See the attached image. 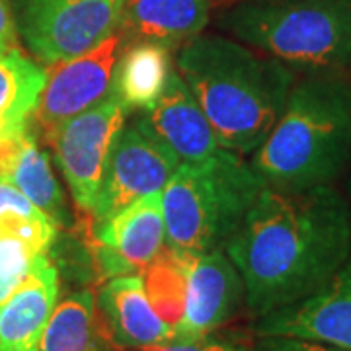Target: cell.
<instances>
[{"instance_id":"cell-15","label":"cell","mask_w":351,"mask_h":351,"mask_svg":"<svg viewBox=\"0 0 351 351\" xmlns=\"http://www.w3.org/2000/svg\"><path fill=\"white\" fill-rule=\"evenodd\" d=\"M59 297V271L41 256L12 295L0 304V351H39Z\"/></svg>"},{"instance_id":"cell-2","label":"cell","mask_w":351,"mask_h":351,"mask_svg":"<svg viewBox=\"0 0 351 351\" xmlns=\"http://www.w3.org/2000/svg\"><path fill=\"white\" fill-rule=\"evenodd\" d=\"M176 71L213 127L221 149L252 156L285 110L297 73L239 39L197 36L180 47Z\"/></svg>"},{"instance_id":"cell-17","label":"cell","mask_w":351,"mask_h":351,"mask_svg":"<svg viewBox=\"0 0 351 351\" xmlns=\"http://www.w3.org/2000/svg\"><path fill=\"white\" fill-rule=\"evenodd\" d=\"M172 71L168 47L133 41L117 57L110 92L127 113L147 112L162 98Z\"/></svg>"},{"instance_id":"cell-6","label":"cell","mask_w":351,"mask_h":351,"mask_svg":"<svg viewBox=\"0 0 351 351\" xmlns=\"http://www.w3.org/2000/svg\"><path fill=\"white\" fill-rule=\"evenodd\" d=\"M127 0H14L18 36L47 66L86 55L121 32Z\"/></svg>"},{"instance_id":"cell-3","label":"cell","mask_w":351,"mask_h":351,"mask_svg":"<svg viewBox=\"0 0 351 351\" xmlns=\"http://www.w3.org/2000/svg\"><path fill=\"white\" fill-rule=\"evenodd\" d=\"M279 191L336 186L351 168V75H299L285 110L250 156Z\"/></svg>"},{"instance_id":"cell-10","label":"cell","mask_w":351,"mask_h":351,"mask_svg":"<svg viewBox=\"0 0 351 351\" xmlns=\"http://www.w3.org/2000/svg\"><path fill=\"white\" fill-rule=\"evenodd\" d=\"M121 43V34H117L86 55L51 66L47 82L32 115L45 137H49L61 123L90 110L110 94Z\"/></svg>"},{"instance_id":"cell-26","label":"cell","mask_w":351,"mask_h":351,"mask_svg":"<svg viewBox=\"0 0 351 351\" xmlns=\"http://www.w3.org/2000/svg\"><path fill=\"white\" fill-rule=\"evenodd\" d=\"M18 27L10 0H0V53L20 49Z\"/></svg>"},{"instance_id":"cell-25","label":"cell","mask_w":351,"mask_h":351,"mask_svg":"<svg viewBox=\"0 0 351 351\" xmlns=\"http://www.w3.org/2000/svg\"><path fill=\"white\" fill-rule=\"evenodd\" d=\"M4 213H22L29 217L43 215L16 186L8 182H0V215Z\"/></svg>"},{"instance_id":"cell-5","label":"cell","mask_w":351,"mask_h":351,"mask_svg":"<svg viewBox=\"0 0 351 351\" xmlns=\"http://www.w3.org/2000/svg\"><path fill=\"white\" fill-rule=\"evenodd\" d=\"M265 188L250 162L225 149L180 164L162 191L166 248L182 258L225 250Z\"/></svg>"},{"instance_id":"cell-24","label":"cell","mask_w":351,"mask_h":351,"mask_svg":"<svg viewBox=\"0 0 351 351\" xmlns=\"http://www.w3.org/2000/svg\"><path fill=\"white\" fill-rule=\"evenodd\" d=\"M27 129H18L12 133L0 135V182H8L14 164L18 160L20 152L24 149L25 138H27Z\"/></svg>"},{"instance_id":"cell-18","label":"cell","mask_w":351,"mask_h":351,"mask_svg":"<svg viewBox=\"0 0 351 351\" xmlns=\"http://www.w3.org/2000/svg\"><path fill=\"white\" fill-rule=\"evenodd\" d=\"M57 225L47 215H0V304L32 271L41 256H49Z\"/></svg>"},{"instance_id":"cell-7","label":"cell","mask_w":351,"mask_h":351,"mask_svg":"<svg viewBox=\"0 0 351 351\" xmlns=\"http://www.w3.org/2000/svg\"><path fill=\"white\" fill-rule=\"evenodd\" d=\"M180 160L137 123L123 125L104 168L92 207V225L112 219L143 197L162 193Z\"/></svg>"},{"instance_id":"cell-19","label":"cell","mask_w":351,"mask_h":351,"mask_svg":"<svg viewBox=\"0 0 351 351\" xmlns=\"http://www.w3.org/2000/svg\"><path fill=\"white\" fill-rule=\"evenodd\" d=\"M47 82V71L22 51L0 53V135L24 129Z\"/></svg>"},{"instance_id":"cell-23","label":"cell","mask_w":351,"mask_h":351,"mask_svg":"<svg viewBox=\"0 0 351 351\" xmlns=\"http://www.w3.org/2000/svg\"><path fill=\"white\" fill-rule=\"evenodd\" d=\"M250 351H348L318 343L311 339L289 338V336H256L250 343Z\"/></svg>"},{"instance_id":"cell-8","label":"cell","mask_w":351,"mask_h":351,"mask_svg":"<svg viewBox=\"0 0 351 351\" xmlns=\"http://www.w3.org/2000/svg\"><path fill=\"white\" fill-rule=\"evenodd\" d=\"M127 112L112 92L86 112L64 121L51 133L57 164L80 211L90 213L113 143L125 125Z\"/></svg>"},{"instance_id":"cell-22","label":"cell","mask_w":351,"mask_h":351,"mask_svg":"<svg viewBox=\"0 0 351 351\" xmlns=\"http://www.w3.org/2000/svg\"><path fill=\"white\" fill-rule=\"evenodd\" d=\"M137 351H250V343H244L240 339L219 338L215 334L195 339H172L162 346L145 348Z\"/></svg>"},{"instance_id":"cell-12","label":"cell","mask_w":351,"mask_h":351,"mask_svg":"<svg viewBox=\"0 0 351 351\" xmlns=\"http://www.w3.org/2000/svg\"><path fill=\"white\" fill-rule=\"evenodd\" d=\"M256 336H289L351 351V256L313 297L254 322Z\"/></svg>"},{"instance_id":"cell-16","label":"cell","mask_w":351,"mask_h":351,"mask_svg":"<svg viewBox=\"0 0 351 351\" xmlns=\"http://www.w3.org/2000/svg\"><path fill=\"white\" fill-rule=\"evenodd\" d=\"M209 0H127L121 34L174 49L201 36L209 24Z\"/></svg>"},{"instance_id":"cell-21","label":"cell","mask_w":351,"mask_h":351,"mask_svg":"<svg viewBox=\"0 0 351 351\" xmlns=\"http://www.w3.org/2000/svg\"><path fill=\"white\" fill-rule=\"evenodd\" d=\"M152 308L174 330L186 308L188 276L186 260L168 248L141 274Z\"/></svg>"},{"instance_id":"cell-1","label":"cell","mask_w":351,"mask_h":351,"mask_svg":"<svg viewBox=\"0 0 351 351\" xmlns=\"http://www.w3.org/2000/svg\"><path fill=\"white\" fill-rule=\"evenodd\" d=\"M225 252L244 283L254 320L301 302L351 256V209L336 186L265 188Z\"/></svg>"},{"instance_id":"cell-4","label":"cell","mask_w":351,"mask_h":351,"mask_svg":"<svg viewBox=\"0 0 351 351\" xmlns=\"http://www.w3.org/2000/svg\"><path fill=\"white\" fill-rule=\"evenodd\" d=\"M219 25L297 75H351V0H242Z\"/></svg>"},{"instance_id":"cell-27","label":"cell","mask_w":351,"mask_h":351,"mask_svg":"<svg viewBox=\"0 0 351 351\" xmlns=\"http://www.w3.org/2000/svg\"><path fill=\"white\" fill-rule=\"evenodd\" d=\"M348 174H350V182H348V195H346V197H348V203H350V209H351V168Z\"/></svg>"},{"instance_id":"cell-9","label":"cell","mask_w":351,"mask_h":351,"mask_svg":"<svg viewBox=\"0 0 351 351\" xmlns=\"http://www.w3.org/2000/svg\"><path fill=\"white\" fill-rule=\"evenodd\" d=\"M92 260L104 279L141 276L164 250L162 193L143 197L112 219L92 225Z\"/></svg>"},{"instance_id":"cell-13","label":"cell","mask_w":351,"mask_h":351,"mask_svg":"<svg viewBox=\"0 0 351 351\" xmlns=\"http://www.w3.org/2000/svg\"><path fill=\"white\" fill-rule=\"evenodd\" d=\"M135 123L174 152L180 164H201L221 151L213 127L178 71H172L158 104L138 113Z\"/></svg>"},{"instance_id":"cell-11","label":"cell","mask_w":351,"mask_h":351,"mask_svg":"<svg viewBox=\"0 0 351 351\" xmlns=\"http://www.w3.org/2000/svg\"><path fill=\"white\" fill-rule=\"evenodd\" d=\"M186 308L172 339H195L215 334L244 304V283L225 250L188 256Z\"/></svg>"},{"instance_id":"cell-20","label":"cell","mask_w":351,"mask_h":351,"mask_svg":"<svg viewBox=\"0 0 351 351\" xmlns=\"http://www.w3.org/2000/svg\"><path fill=\"white\" fill-rule=\"evenodd\" d=\"M8 184H12L32 201L39 211L47 215L55 225H63L66 221V205L63 191L59 188L49 158L43 151H39L36 138L27 135L24 149L14 164Z\"/></svg>"},{"instance_id":"cell-14","label":"cell","mask_w":351,"mask_h":351,"mask_svg":"<svg viewBox=\"0 0 351 351\" xmlns=\"http://www.w3.org/2000/svg\"><path fill=\"white\" fill-rule=\"evenodd\" d=\"M96 304L110 338L121 350H145L172 341L174 330L152 308L141 276L108 279Z\"/></svg>"}]
</instances>
